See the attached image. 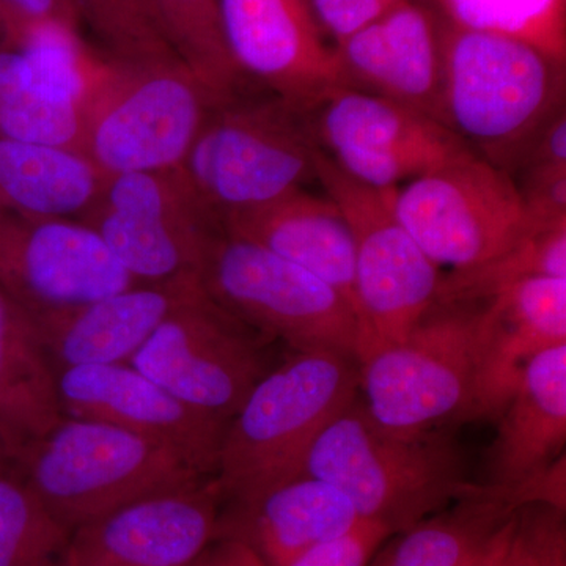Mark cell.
I'll use <instances>...</instances> for the list:
<instances>
[{
    "mask_svg": "<svg viewBox=\"0 0 566 566\" xmlns=\"http://www.w3.org/2000/svg\"><path fill=\"white\" fill-rule=\"evenodd\" d=\"M63 415L98 420L169 447L202 476H214L227 424L197 411L132 364L57 371Z\"/></svg>",
    "mask_w": 566,
    "mask_h": 566,
    "instance_id": "cell-17",
    "label": "cell"
},
{
    "mask_svg": "<svg viewBox=\"0 0 566 566\" xmlns=\"http://www.w3.org/2000/svg\"><path fill=\"white\" fill-rule=\"evenodd\" d=\"M398 221L442 271L482 266L536 227L516 182L475 153L392 191Z\"/></svg>",
    "mask_w": 566,
    "mask_h": 566,
    "instance_id": "cell-10",
    "label": "cell"
},
{
    "mask_svg": "<svg viewBox=\"0 0 566 566\" xmlns=\"http://www.w3.org/2000/svg\"><path fill=\"white\" fill-rule=\"evenodd\" d=\"M80 221L136 283L200 279L221 229L181 169L109 175Z\"/></svg>",
    "mask_w": 566,
    "mask_h": 566,
    "instance_id": "cell-11",
    "label": "cell"
},
{
    "mask_svg": "<svg viewBox=\"0 0 566 566\" xmlns=\"http://www.w3.org/2000/svg\"><path fill=\"white\" fill-rule=\"evenodd\" d=\"M360 521L344 491L301 475L245 504L222 506L218 538L245 543L266 566H286L307 551L348 534Z\"/></svg>",
    "mask_w": 566,
    "mask_h": 566,
    "instance_id": "cell-20",
    "label": "cell"
},
{
    "mask_svg": "<svg viewBox=\"0 0 566 566\" xmlns=\"http://www.w3.org/2000/svg\"><path fill=\"white\" fill-rule=\"evenodd\" d=\"M70 535L20 472L0 465V566H69Z\"/></svg>",
    "mask_w": 566,
    "mask_h": 566,
    "instance_id": "cell-30",
    "label": "cell"
},
{
    "mask_svg": "<svg viewBox=\"0 0 566 566\" xmlns=\"http://www.w3.org/2000/svg\"><path fill=\"white\" fill-rule=\"evenodd\" d=\"M486 452L488 485H513L565 455L566 345L532 357L497 417Z\"/></svg>",
    "mask_w": 566,
    "mask_h": 566,
    "instance_id": "cell-23",
    "label": "cell"
},
{
    "mask_svg": "<svg viewBox=\"0 0 566 566\" xmlns=\"http://www.w3.org/2000/svg\"><path fill=\"white\" fill-rule=\"evenodd\" d=\"M308 114L323 155L378 191L401 188L474 153L430 115L344 85L331 88Z\"/></svg>",
    "mask_w": 566,
    "mask_h": 566,
    "instance_id": "cell-13",
    "label": "cell"
},
{
    "mask_svg": "<svg viewBox=\"0 0 566 566\" xmlns=\"http://www.w3.org/2000/svg\"><path fill=\"white\" fill-rule=\"evenodd\" d=\"M63 417L57 370L35 319L0 290V444L7 460L17 461Z\"/></svg>",
    "mask_w": 566,
    "mask_h": 566,
    "instance_id": "cell-24",
    "label": "cell"
},
{
    "mask_svg": "<svg viewBox=\"0 0 566 566\" xmlns=\"http://www.w3.org/2000/svg\"><path fill=\"white\" fill-rule=\"evenodd\" d=\"M0 14L6 24V43L36 24L61 22L73 28L80 25L73 0H0Z\"/></svg>",
    "mask_w": 566,
    "mask_h": 566,
    "instance_id": "cell-36",
    "label": "cell"
},
{
    "mask_svg": "<svg viewBox=\"0 0 566 566\" xmlns=\"http://www.w3.org/2000/svg\"><path fill=\"white\" fill-rule=\"evenodd\" d=\"M186 566H266L259 554L243 542L218 538Z\"/></svg>",
    "mask_w": 566,
    "mask_h": 566,
    "instance_id": "cell-37",
    "label": "cell"
},
{
    "mask_svg": "<svg viewBox=\"0 0 566 566\" xmlns=\"http://www.w3.org/2000/svg\"><path fill=\"white\" fill-rule=\"evenodd\" d=\"M260 337L203 286L164 318L128 364L186 405L229 424L268 371Z\"/></svg>",
    "mask_w": 566,
    "mask_h": 566,
    "instance_id": "cell-12",
    "label": "cell"
},
{
    "mask_svg": "<svg viewBox=\"0 0 566 566\" xmlns=\"http://www.w3.org/2000/svg\"><path fill=\"white\" fill-rule=\"evenodd\" d=\"M234 237L289 260L333 285L354 308V244L344 212L326 192L296 189L221 219Z\"/></svg>",
    "mask_w": 566,
    "mask_h": 566,
    "instance_id": "cell-21",
    "label": "cell"
},
{
    "mask_svg": "<svg viewBox=\"0 0 566 566\" xmlns=\"http://www.w3.org/2000/svg\"><path fill=\"white\" fill-rule=\"evenodd\" d=\"M214 479L112 510L71 531L69 566H186L218 539Z\"/></svg>",
    "mask_w": 566,
    "mask_h": 566,
    "instance_id": "cell-16",
    "label": "cell"
},
{
    "mask_svg": "<svg viewBox=\"0 0 566 566\" xmlns=\"http://www.w3.org/2000/svg\"><path fill=\"white\" fill-rule=\"evenodd\" d=\"M316 21L333 44L381 18L401 0H308Z\"/></svg>",
    "mask_w": 566,
    "mask_h": 566,
    "instance_id": "cell-35",
    "label": "cell"
},
{
    "mask_svg": "<svg viewBox=\"0 0 566 566\" xmlns=\"http://www.w3.org/2000/svg\"><path fill=\"white\" fill-rule=\"evenodd\" d=\"M84 112L48 92L24 52L0 44V137L76 148Z\"/></svg>",
    "mask_w": 566,
    "mask_h": 566,
    "instance_id": "cell-27",
    "label": "cell"
},
{
    "mask_svg": "<svg viewBox=\"0 0 566 566\" xmlns=\"http://www.w3.org/2000/svg\"><path fill=\"white\" fill-rule=\"evenodd\" d=\"M486 318V301L436 303L403 340L363 360L368 416L403 434L479 420Z\"/></svg>",
    "mask_w": 566,
    "mask_h": 566,
    "instance_id": "cell-5",
    "label": "cell"
},
{
    "mask_svg": "<svg viewBox=\"0 0 566 566\" xmlns=\"http://www.w3.org/2000/svg\"><path fill=\"white\" fill-rule=\"evenodd\" d=\"M447 20L472 31L501 33L565 61V0H441Z\"/></svg>",
    "mask_w": 566,
    "mask_h": 566,
    "instance_id": "cell-32",
    "label": "cell"
},
{
    "mask_svg": "<svg viewBox=\"0 0 566 566\" xmlns=\"http://www.w3.org/2000/svg\"><path fill=\"white\" fill-rule=\"evenodd\" d=\"M77 18L102 40L114 61L140 65L178 59L155 0H73Z\"/></svg>",
    "mask_w": 566,
    "mask_h": 566,
    "instance_id": "cell-31",
    "label": "cell"
},
{
    "mask_svg": "<svg viewBox=\"0 0 566 566\" xmlns=\"http://www.w3.org/2000/svg\"><path fill=\"white\" fill-rule=\"evenodd\" d=\"M136 283L80 219L0 208V290L31 315L87 304Z\"/></svg>",
    "mask_w": 566,
    "mask_h": 566,
    "instance_id": "cell-14",
    "label": "cell"
},
{
    "mask_svg": "<svg viewBox=\"0 0 566 566\" xmlns=\"http://www.w3.org/2000/svg\"><path fill=\"white\" fill-rule=\"evenodd\" d=\"M7 33H6V24H3L2 14H0V44L6 43Z\"/></svg>",
    "mask_w": 566,
    "mask_h": 566,
    "instance_id": "cell-38",
    "label": "cell"
},
{
    "mask_svg": "<svg viewBox=\"0 0 566 566\" xmlns=\"http://www.w3.org/2000/svg\"><path fill=\"white\" fill-rule=\"evenodd\" d=\"M566 279V222L536 227L512 251L482 266L442 273L436 303L485 301L528 277Z\"/></svg>",
    "mask_w": 566,
    "mask_h": 566,
    "instance_id": "cell-29",
    "label": "cell"
},
{
    "mask_svg": "<svg viewBox=\"0 0 566 566\" xmlns=\"http://www.w3.org/2000/svg\"><path fill=\"white\" fill-rule=\"evenodd\" d=\"M203 289L200 279L133 283L87 304L32 315L55 370L128 364L175 307Z\"/></svg>",
    "mask_w": 566,
    "mask_h": 566,
    "instance_id": "cell-19",
    "label": "cell"
},
{
    "mask_svg": "<svg viewBox=\"0 0 566 566\" xmlns=\"http://www.w3.org/2000/svg\"><path fill=\"white\" fill-rule=\"evenodd\" d=\"M219 14L230 59L252 87L308 109L337 87L334 44L308 0H219Z\"/></svg>",
    "mask_w": 566,
    "mask_h": 566,
    "instance_id": "cell-15",
    "label": "cell"
},
{
    "mask_svg": "<svg viewBox=\"0 0 566 566\" xmlns=\"http://www.w3.org/2000/svg\"><path fill=\"white\" fill-rule=\"evenodd\" d=\"M104 175L76 148L0 137V208L35 218L81 219Z\"/></svg>",
    "mask_w": 566,
    "mask_h": 566,
    "instance_id": "cell-26",
    "label": "cell"
},
{
    "mask_svg": "<svg viewBox=\"0 0 566 566\" xmlns=\"http://www.w3.org/2000/svg\"><path fill=\"white\" fill-rule=\"evenodd\" d=\"M394 535V528L387 524L364 520L348 534L307 551L286 566H367L376 551Z\"/></svg>",
    "mask_w": 566,
    "mask_h": 566,
    "instance_id": "cell-34",
    "label": "cell"
},
{
    "mask_svg": "<svg viewBox=\"0 0 566 566\" xmlns=\"http://www.w3.org/2000/svg\"><path fill=\"white\" fill-rule=\"evenodd\" d=\"M316 182L344 212L354 244L357 363L398 344L438 300L442 271L398 221L392 191L354 181L318 153Z\"/></svg>",
    "mask_w": 566,
    "mask_h": 566,
    "instance_id": "cell-7",
    "label": "cell"
},
{
    "mask_svg": "<svg viewBox=\"0 0 566 566\" xmlns=\"http://www.w3.org/2000/svg\"><path fill=\"white\" fill-rule=\"evenodd\" d=\"M444 125L512 177L565 109V61L513 36L442 20Z\"/></svg>",
    "mask_w": 566,
    "mask_h": 566,
    "instance_id": "cell-1",
    "label": "cell"
},
{
    "mask_svg": "<svg viewBox=\"0 0 566 566\" xmlns=\"http://www.w3.org/2000/svg\"><path fill=\"white\" fill-rule=\"evenodd\" d=\"M10 464L70 532L139 499L208 479L169 447L69 416Z\"/></svg>",
    "mask_w": 566,
    "mask_h": 566,
    "instance_id": "cell-6",
    "label": "cell"
},
{
    "mask_svg": "<svg viewBox=\"0 0 566 566\" xmlns=\"http://www.w3.org/2000/svg\"><path fill=\"white\" fill-rule=\"evenodd\" d=\"M516 509L494 486L476 483L471 494L387 539L367 566H490Z\"/></svg>",
    "mask_w": 566,
    "mask_h": 566,
    "instance_id": "cell-25",
    "label": "cell"
},
{
    "mask_svg": "<svg viewBox=\"0 0 566 566\" xmlns=\"http://www.w3.org/2000/svg\"><path fill=\"white\" fill-rule=\"evenodd\" d=\"M10 463L9 460H7L6 452H3V447L0 444V465Z\"/></svg>",
    "mask_w": 566,
    "mask_h": 566,
    "instance_id": "cell-39",
    "label": "cell"
},
{
    "mask_svg": "<svg viewBox=\"0 0 566 566\" xmlns=\"http://www.w3.org/2000/svg\"><path fill=\"white\" fill-rule=\"evenodd\" d=\"M490 566H566V512L546 504L516 509Z\"/></svg>",
    "mask_w": 566,
    "mask_h": 566,
    "instance_id": "cell-33",
    "label": "cell"
},
{
    "mask_svg": "<svg viewBox=\"0 0 566 566\" xmlns=\"http://www.w3.org/2000/svg\"><path fill=\"white\" fill-rule=\"evenodd\" d=\"M485 301L479 420L501 416L532 357L566 345V279H523Z\"/></svg>",
    "mask_w": 566,
    "mask_h": 566,
    "instance_id": "cell-22",
    "label": "cell"
},
{
    "mask_svg": "<svg viewBox=\"0 0 566 566\" xmlns=\"http://www.w3.org/2000/svg\"><path fill=\"white\" fill-rule=\"evenodd\" d=\"M359 397V363L297 352L266 371L223 431L214 479L223 506L241 505L303 475L315 439Z\"/></svg>",
    "mask_w": 566,
    "mask_h": 566,
    "instance_id": "cell-2",
    "label": "cell"
},
{
    "mask_svg": "<svg viewBox=\"0 0 566 566\" xmlns=\"http://www.w3.org/2000/svg\"><path fill=\"white\" fill-rule=\"evenodd\" d=\"M334 51L338 85L415 107L444 125L442 20L428 7L401 0Z\"/></svg>",
    "mask_w": 566,
    "mask_h": 566,
    "instance_id": "cell-18",
    "label": "cell"
},
{
    "mask_svg": "<svg viewBox=\"0 0 566 566\" xmlns=\"http://www.w3.org/2000/svg\"><path fill=\"white\" fill-rule=\"evenodd\" d=\"M177 57L221 102L251 87L227 51L219 0H155Z\"/></svg>",
    "mask_w": 566,
    "mask_h": 566,
    "instance_id": "cell-28",
    "label": "cell"
},
{
    "mask_svg": "<svg viewBox=\"0 0 566 566\" xmlns=\"http://www.w3.org/2000/svg\"><path fill=\"white\" fill-rule=\"evenodd\" d=\"M200 279L212 300L264 337L281 338L296 353L356 357L359 324L344 294L222 226L208 245Z\"/></svg>",
    "mask_w": 566,
    "mask_h": 566,
    "instance_id": "cell-8",
    "label": "cell"
},
{
    "mask_svg": "<svg viewBox=\"0 0 566 566\" xmlns=\"http://www.w3.org/2000/svg\"><path fill=\"white\" fill-rule=\"evenodd\" d=\"M303 475L348 495L363 520L379 521L395 534L471 494L463 452L444 428L394 433L365 411L360 397L315 439Z\"/></svg>",
    "mask_w": 566,
    "mask_h": 566,
    "instance_id": "cell-3",
    "label": "cell"
},
{
    "mask_svg": "<svg viewBox=\"0 0 566 566\" xmlns=\"http://www.w3.org/2000/svg\"><path fill=\"white\" fill-rule=\"evenodd\" d=\"M308 107L248 87L212 104L180 169L221 222L316 182Z\"/></svg>",
    "mask_w": 566,
    "mask_h": 566,
    "instance_id": "cell-4",
    "label": "cell"
},
{
    "mask_svg": "<svg viewBox=\"0 0 566 566\" xmlns=\"http://www.w3.org/2000/svg\"><path fill=\"white\" fill-rule=\"evenodd\" d=\"M218 102L180 59L123 63L85 112L81 151L104 177L180 169Z\"/></svg>",
    "mask_w": 566,
    "mask_h": 566,
    "instance_id": "cell-9",
    "label": "cell"
}]
</instances>
